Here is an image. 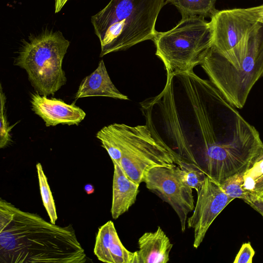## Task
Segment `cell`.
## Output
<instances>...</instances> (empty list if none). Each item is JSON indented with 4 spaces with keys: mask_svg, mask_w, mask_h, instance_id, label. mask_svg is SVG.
<instances>
[{
    "mask_svg": "<svg viewBox=\"0 0 263 263\" xmlns=\"http://www.w3.org/2000/svg\"><path fill=\"white\" fill-rule=\"evenodd\" d=\"M58 3L62 5H65L69 0H55Z\"/></svg>",
    "mask_w": 263,
    "mask_h": 263,
    "instance_id": "obj_25",
    "label": "cell"
},
{
    "mask_svg": "<svg viewBox=\"0 0 263 263\" xmlns=\"http://www.w3.org/2000/svg\"><path fill=\"white\" fill-rule=\"evenodd\" d=\"M84 190L87 194H91L95 191V189L92 184H86L84 186Z\"/></svg>",
    "mask_w": 263,
    "mask_h": 263,
    "instance_id": "obj_24",
    "label": "cell"
},
{
    "mask_svg": "<svg viewBox=\"0 0 263 263\" xmlns=\"http://www.w3.org/2000/svg\"><path fill=\"white\" fill-rule=\"evenodd\" d=\"M0 148H3L12 142L10 132L19 121L12 125H10L8 122L6 111V97L3 91L1 84H0Z\"/></svg>",
    "mask_w": 263,
    "mask_h": 263,
    "instance_id": "obj_20",
    "label": "cell"
},
{
    "mask_svg": "<svg viewBox=\"0 0 263 263\" xmlns=\"http://www.w3.org/2000/svg\"><path fill=\"white\" fill-rule=\"evenodd\" d=\"M217 0H165V4L175 6L181 13L185 16H200L211 17L217 10L215 9Z\"/></svg>",
    "mask_w": 263,
    "mask_h": 263,
    "instance_id": "obj_15",
    "label": "cell"
},
{
    "mask_svg": "<svg viewBox=\"0 0 263 263\" xmlns=\"http://www.w3.org/2000/svg\"><path fill=\"white\" fill-rule=\"evenodd\" d=\"M113 164L114 171L110 213L112 218L117 219L128 211L135 203L140 184L129 179L118 164L113 163Z\"/></svg>",
    "mask_w": 263,
    "mask_h": 263,
    "instance_id": "obj_14",
    "label": "cell"
},
{
    "mask_svg": "<svg viewBox=\"0 0 263 263\" xmlns=\"http://www.w3.org/2000/svg\"><path fill=\"white\" fill-rule=\"evenodd\" d=\"M254 255L255 251L252 248L251 243L249 242L244 243L242 245L233 262L252 263V259Z\"/></svg>",
    "mask_w": 263,
    "mask_h": 263,
    "instance_id": "obj_21",
    "label": "cell"
},
{
    "mask_svg": "<svg viewBox=\"0 0 263 263\" xmlns=\"http://www.w3.org/2000/svg\"><path fill=\"white\" fill-rule=\"evenodd\" d=\"M112 163L120 165L127 177L140 184L146 172L157 166H174L182 161L156 139L149 128L114 123L96 134Z\"/></svg>",
    "mask_w": 263,
    "mask_h": 263,
    "instance_id": "obj_3",
    "label": "cell"
},
{
    "mask_svg": "<svg viewBox=\"0 0 263 263\" xmlns=\"http://www.w3.org/2000/svg\"><path fill=\"white\" fill-rule=\"evenodd\" d=\"M197 194L193 214L186 221L187 228L194 230L195 249L200 246L215 219L234 199L227 195L219 184L207 176Z\"/></svg>",
    "mask_w": 263,
    "mask_h": 263,
    "instance_id": "obj_9",
    "label": "cell"
},
{
    "mask_svg": "<svg viewBox=\"0 0 263 263\" xmlns=\"http://www.w3.org/2000/svg\"><path fill=\"white\" fill-rule=\"evenodd\" d=\"M244 187L257 197H263V155L243 174Z\"/></svg>",
    "mask_w": 263,
    "mask_h": 263,
    "instance_id": "obj_17",
    "label": "cell"
},
{
    "mask_svg": "<svg viewBox=\"0 0 263 263\" xmlns=\"http://www.w3.org/2000/svg\"><path fill=\"white\" fill-rule=\"evenodd\" d=\"M246 203L258 212L263 217V197H254L251 201Z\"/></svg>",
    "mask_w": 263,
    "mask_h": 263,
    "instance_id": "obj_22",
    "label": "cell"
},
{
    "mask_svg": "<svg viewBox=\"0 0 263 263\" xmlns=\"http://www.w3.org/2000/svg\"><path fill=\"white\" fill-rule=\"evenodd\" d=\"M165 0H111L91 17L101 44L100 57L127 50L155 37V25Z\"/></svg>",
    "mask_w": 263,
    "mask_h": 263,
    "instance_id": "obj_2",
    "label": "cell"
},
{
    "mask_svg": "<svg viewBox=\"0 0 263 263\" xmlns=\"http://www.w3.org/2000/svg\"><path fill=\"white\" fill-rule=\"evenodd\" d=\"M236 49L242 61L238 68L212 46L205 53L200 65L224 98L240 109L254 85L263 76V24L258 22Z\"/></svg>",
    "mask_w": 263,
    "mask_h": 263,
    "instance_id": "obj_4",
    "label": "cell"
},
{
    "mask_svg": "<svg viewBox=\"0 0 263 263\" xmlns=\"http://www.w3.org/2000/svg\"><path fill=\"white\" fill-rule=\"evenodd\" d=\"M137 263H166L173 245L161 228L144 233L138 241Z\"/></svg>",
    "mask_w": 263,
    "mask_h": 263,
    "instance_id": "obj_12",
    "label": "cell"
},
{
    "mask_svg": "<svg viewBox=\"0 0 263 263\" xmlns=\"http://www.w3.org/2000/svg\"><path fill=\"white\" fill-rule=\"evenodd\" d=\"M69 45L61 31L46 29L22 41L13 64L25 70L35 91L53 95L67 81L62 64Z\"/></svg>",
    "mask_w": 263,
    "mask_h": 263,
    "instance_id": "obj_5",
    "label": "cell"
},
{
    "mask_svg": "<svg viewBox=\"0 0 263 263\" xmlns=\"http://www.w3.org/2000/svg\"><path fill=\"white\" fill-rule=\"evenodd\" d=\"M176 169L184 183L197 193L203 184L206 176L201 166L182 160Z\"/></svg>",
    "mask_w": 263,
    "mask_h": 263,
    "instance_id": "obj_16",
    "label": "cell"
},
{
    "mask_svg": "<svg viewBox=\"0 0 263 263\" xmlns=\"http://www.w3.org/2000/svg\"><path fill=\"white\" fill-rule=\"evenodd\" d=\"M40 194L44 206L48 214L50 221L55 224L58 219L54 200L47 178L43 171L42 165L38 162L36 164Z\"/></svg>",
    "mask_w": 263,
    "mask_h": 263,
    "instance_id": "obj_18",
    "label": "cell"
},
{
    "mask_svg": "<svg viewBox=\"0 0 263 263\" xmlns=\"http://www.w3.org/2000/svg\"><path fill=\"white\" fill-rule=\"evenodd\" d=\"M174 166H157L147 171L143 181L149 191L167 203L179 218L182 232L186 229L188 214L193 211V189L182 180Z\"/></svg>",
    "mask_w": 263,
    "mask_h": 263,
    "instance_id": "obj_7",
    "label": "cell"
},
{
    "mask_svg": "<svg viewBox=\"0 0 263 263\" xmlns=\"http://www.w3.org/2000/svg\"><path fill=\"white\" fill-rule=\"evenodd\" d=\"M93 252L104 262L137 263L136 252H130L123 246L111 220L99 228Z\"/></svg>",
    "mask_w": 263,
    "mask_h": 263,
    "instance_id": "obj_11",
    "label": "cell"
},
{
    "mask_svg": "<svg viewBox=\"0 0 263 263\" xmlns=\"http://www.w3.org/2000/svg\"><path fill=\"white\" fill-rule=\"evenodd\" d=\"M31 110L44 121L47 127L58 124L78 125L86 113L73 102L69 104L63 100L48 98L35 91L30 93Z\"/></svg>",
    "mask_w": 263,
    "mask_h": 263,
    "instance_id": "obj_10",
    "label": "cell"
},
{
    "mask_svg": "<svg viewBox=\"0 0 263 263\" xmlns=\"http://www.w3.org/2000/svg\"><path fill=\"white\" fill-rule=\"evenodd\" d=\"M210 22L212 46L224 57L258 23L249 8L217 10Z\"/></svg>",
    "mask_w": 263,
    "mask_h": 263,
    "instance_id": "obj_8",
    "label": "cell"
},
{
    "mask_svg": "<svg viewBox=\"0 0 263 263\" xmlns=\"http://www.w3.org/2000/svg\"><path fill=\"white\" fill-rule=\"evenodd\" d=\"M71 224L61 227L0 200L1 263H84Z\"/></svg>",
    "mask_w": 263,
    "mask_h": 263,
    "instance_id": "obj_1",
    "label": "cell"
},
{
    "mask_svg": "<svg viewBox=\"0 0 263 263\" xmlns=\"http://www.w3.org/2000/svg\"><path fill=\"white\" fill-rule=\"evenodd\" d=\"M249 9L256 17L257 22L263 24V4L249 8Z\"/></svg>",
    "mask_w": 263,
    "mask_h": 263,
    "instance_id": "obj_23",
    "label": "cell"
},
{
    "mask_svg": "<svg viewBox=\"0 0 263 263\" xmlns=\"http://www.w3.org/2000/svg\"><path fill=\"white\" fill-rule=\"evenodd\" d=\"M243 174L244 173H241L233 175L219 185L229 197L233 199H241L245 202H247L255 196L244 187Z\"/></svg>",
    "mask_w": 263,
    "mask_h": 263,
    "instance_id": "obj_19",
    "label": "cell"
},
{
    "mask_svg": "<svg viewBox=\"0 0 263 263\" xmlns=\"http://www.w3.org/2000/svg\"><path fill=\"white\" fill-rule=\"evenodd\" d=\"M106 97L120 100H128L120 92L112 82L103 60L99 63L96 69L81 81L74 96L75 101L82 98Z\"/></svg>",
    "mask_w": 263,
    "mask_h": 263,
    "instance_id": "obj_13",
    "label": "cell"
},
{
    "mask_svg": "<svg viewBox=\"0 0 263 263\" xmlns=\"http://www.w3.org/2000/svg\"><path fill=\"white\" fill-rule=\"evenodd\" d=\"M212 36L211 23L204 17L185 16L171 30L157 31L153 41L168 76L193 71L212 46Z\"/></svg>",
    "mask_w": 263,
    "mask_h": 263,
    "instance_id": "obj_6",
    "label": "cell"
}]
</instances>
